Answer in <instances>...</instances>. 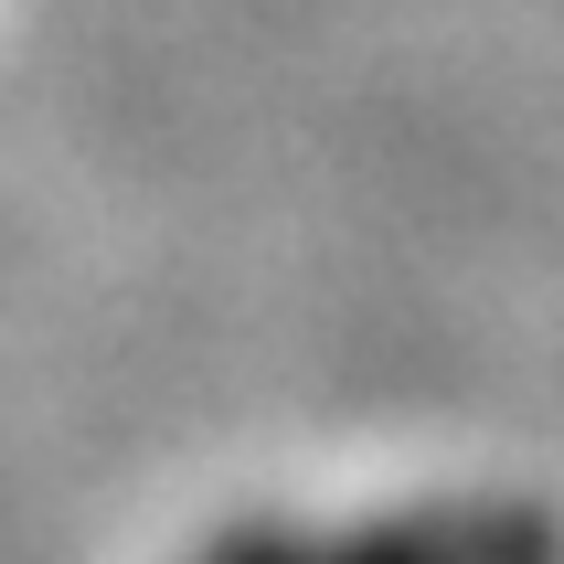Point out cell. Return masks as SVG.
<instances>
[{"label": "cell", "mask_w": 564, "mask_h": 564, "mask_svg": "<svg viewBox=\"0 0 564 564\" xmlns=\"http://www.w3.org/2000/svg\"><path fill=\"white\" fill-rule=\"evenodd\" d=\"M192 564H564V511L543 501H415L383 522H235Z\"/></svg>", "instance_id": "cell-1"}]
</instances>
